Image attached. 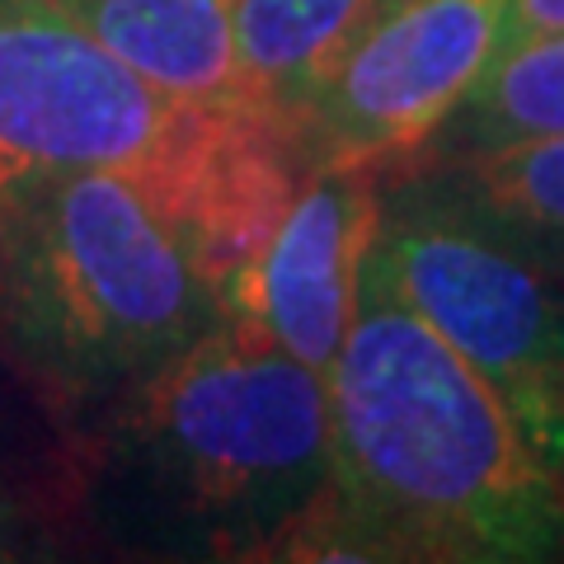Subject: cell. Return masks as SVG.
Masks as SVG:
<instances>
[{
    "label": "cell",
    "instance_id": "obj_1",
    "mask_svg": "<svg viewBox=\"0 0 564 564\" xmlns=\"http://www.w3.org/2000/svg\"><path fill=\"white\" fill-rule=\"evenodd\" d=\"M329 485L292 560L532 564L564 555V475L362 263L325 372Z\"/></svg>",
    "mask_w": 564,
    "mask_h": 564
},
{
    "label": "cell",
    "instance_id": "obj_2",
    "mask_svg": "<svg viewBox=\"0 0 564 564\" xmlns=\"http://www.w3.org/2000/svg\"><path fill=\"white\" fill-rule=\"evenodd\" d=\"M85 433L113 536L151 555L292 560L329 485L325 372L236 321Z\"/></svg>",
    "mask_w": 564,
    "mask_h": 564
},
{
    "label": "cell",
    "instance_id": "obj_3",
    "mask_svg": "<svg viewBox=\"0 0 564 564\" xmlns=\"http://www.w3.org/2000/svg\"><path fill=\"white\" fill-rule=\"evenodd\" d=\"M221 321L180 226L132 174L70 170L0 198V352L80 429Z\"/></svg>",
    "mask_w": 564,
    "mask_h": 564
},
{
    "label": "cell",
    "instance_id": "obj_4",
    "mask_svg": "<svg viewBox=\"0 0 564 564\" xmlns=\"http://www.w3.org/2000/svg\"><path fill=\"white\" fill-rule=\"evenodd\" d=\"M367 263L564 475V282L475 212L433 165L381 188Z\"/></svg>",
    "mask_w": 564,
    "mask_h": 564
},
{
    "label": "cell",
    "instance_id": "obj_5",
    "mask_svg": "<svg viewBox=\"0 0 564 564\" xmlns=\"http://www.w3.org/2000/svg\"><path fill=\"white\" fill-rule=\"evenodd\" d=\"M151 90L62 0H0V198L70 170H118L165 207L217 132Z\"/></svg>",
    "mask_w": 564,
    "mask_h": 564
},
{
    "label": "cell",
    "instance_id": "obj_6",
    "mask_svg": "<svg viewBox=\"0 0 564 564\" xmlns=\"http://www.w3.org/2000/svg\"><path fill=\"white\" fill-rule=\"evenodd\" d=\"M508 0H395L348 47L296 128L306 174H400L433 147L452 109L499 52Z\"/></svg>",
    "mask_w": 564,
    "mask_h": 564
},
{
    "label": "cell",
    "instance_id": "obj_7",
    "mask_svg": "<svg viewBox=\"0 0 564 564\" xmlns=\"http://www.w3.org/2000/svg\"><path fill=\"white\" fill-rule=\"evenodd\" d=\"M381 188L386 180L372 170L306 174L263 254L226 296V321L329 372L358 311L362 263L381 226Z\"/></svg>",
    "mask_w": 564,
    "mask_h": 564
},
{
    "label": "cell",
    "instance_id": "obj_8",
    "mask_svg": "<svg viewBox=\"0 0 564 564\" xmlns=\"http://www.w3.org/2000/svg\"><path fill=\"white\" fill-rule=\"evenodd\" d=\"M99 47L198 113H250L231 0H62ZM254 118V113H250Z\"/></svg>",
    "mask_w": 564,
    "mask_h": 564
},
{
    "label": "cell",
    "instance_id": "obj_9",
    "mask_svg": "<svg viewBox=\"0 0 564 564\" xmlns=\"http://www.w3.org/2000/svg\"><path fill=\"white\" fill-rule=\"evenodd\" d=\"M391 6L395 0H231L250 113L292 141L348 47Z\"/></svg>",
    "mask_w": 564,
    "mask_h": 564
},
{
    "label": "cell",
    "instance_id": "obj_10",
    "mask_svg": "<svg viewBox=\"0 0 564 564\" xmlns=\"http://www.w3.org/2000/svg\"><path fill=\"white\" fill-rule=\"evenodd\" d=\"M480 217L564 282V137L447 155L433 165Z\"/></svg>",
    "mask_w": 564,
    "mask_h": 564
},
{
    "label": "cell",
    "instance_id": "obj_11",
    "mask_svg": "<svg viewBox=\"0 0 564 564\" xmlns=\"http://www.w3.org/2000/svg\"><path fill=\"white\" fill-rule=\"evenodd\" d=\"M536 137H564V33L503 43L452 109L433 147H443L447 161Z\"/></svg>",
    "mask_w": 564,
    "mask_h": 564
},
{
    "label": "cell",
    "instance_id": "obj_12",
    "mask_svg": "<svg viewBox=\"0 0 564 564\" xmlns=\"http://www.w3.org/2000/svg\"><path fill=\"white\" fill-rule=\"evenodd\" d=\"M532 33H564V0H508L499 47L532 39Z\"/></svg>",
    "mask_w": 564,
    "mask_h": 564
}]
</instances>
